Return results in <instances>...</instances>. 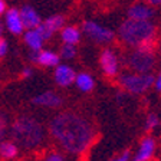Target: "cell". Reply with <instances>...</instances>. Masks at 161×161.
<instances>
[{"label": "cell", "mask_w": 161, "mask_h": 161, "mask_svg": "<svg viewBox=\"0 0 161 161\" xmlns=\"http://www.w3.org/2000/svg\"><path fill=\"white\" fill-rule=\"evenodd\" d=\"M119 86L131 95L145 94L154 85L153 74H138V72H124L118 78Z\"/></svg>", "instance_id": "obj_5"}, {"label": "cell", "mask_w": 161, "mask_h": 161, "mask_svg": "<svg viewBox=\"0 0 161 161\" xmlns=\"http://www.w3.org/2000/svg\"><path fill=\"white\" fill-rule=\"evenodd\" d=\"M10 140L14 141L19 148L35 151L43 147L46 142V130L40 121L30 115H19L9 125Z\"/></svg>", "instance_id": "obj_2"}, {"label": "cell", "mask_w": 161, "mask_h": 161, "mask_svg": "<svg viewBox=\"0 0 161 161\" xmlns=\"http://www.w3.org/2000/svg\"><path fill=\"white\" fill-rule=\"evenodd\" d=\"M99 65L104 75L108 78H115L119 74V58L109 47H107V49H104L101 52Z\"/></svg>", "instance_id": "obj_7"}, {"label": "cell", "mask_w": 161, "mask_h": 161, "mask_svg": "<svg viewBox=\"0 0 161 161\" xmlns=\"http://www.w3.org/2000/svg\"><path fill=\"white\" fill-rule=\"evenodd\" d=\"M118 37L130 47H151L155 49L157 27L151 20H132L122 22L118 30Z\"/></svg>", "instance_id": "obj_3"}, {"label": "cell", "mask_w": 161, "mask_h": 161, "mask_svg": "<svg viewBox=\"0 0 161 161\" xmlns=\"http://www.w3.org/2000/svg\"><path fill=\"white\" fill-rule=\"evenodd\" d=\"M75 55H76V47H75V45L65 43L64 46L60 47V56L59 58H62V59H66V60L74 59Z\"/></svg>", "instance_id": "obj_22"}, {"label": "cell", "mask_w": 161, "mask_h": 161, "mask_svg": "<svg viewBox=\"0 0 161 161\" xmlns=\"http://www.w3.org/2000/svg\"><path fill=\"white\" fill-rule=\"evenodd\" d=\"M124 64L132 72L151 74L155 68V49L151 47H134L124 58Z\"/></svg>", "instance_id": "obj_4"}, {"label": "cell", "mask_w": 161, "mask_h": 161, "mask_svg": "<svg viewBox=\"0 0 161 161\" xmlns=\"http://www.w3.org/2000/svg\"><path fill=\"white\" fill-rule=\"evenodd\" d=\"M9 118L3 112H0V141H3L6 138V135L9 134Z\"/></svg>", "instance_id": "obj_23"}, {"label": "cell", "mask_w": 161, "mask_h": 161, "mask_svg": "<svg viewBox=\"0 0 161 161\" xmlns=\"http://www.w3.org/2000/svg\"><path fill=\"white\" fill-rule=\"evenodd\" d=\"M160 124H161V119L158 117V114H155V112H150L147 115V118H145V130L147 131L157 130L160 127Z\"/></svg>", "instance_id": "obj_20"}, {"label": "cell", "mask_w": 161, "mask_h": 161, "mask_svg": "<svg viewBox=\"0 0 161 161\" xmlns=\"http://www.w3.org/2000/svg\"><path fill=\"white\" fill-rule=\"evenodd\" d=\"M43 161H68V157L64 151L52 150V151H47L45 154Z\"/></svg>", "instance_id": "obj_21"}, {"label": "cell", "mask_w": 161, "mask_h": 161, "mask_svg": "<svg viewBox=\"0 0 161 161\" xmlns=\"http://www.w3.org/2000/svg\"><path fill=\"white\" fill-rule=\"evenodd\" d=\"M60 37H62V42L68 45H76L80 40V30L75 26H66L62 27V32H60Z\"/></svg>", "instance_id": "obj_18"}, {"label": "cell", "mask_w": 161, "mask_h": 161, "mask_svg": "<svg viewBox=\"0 0 161 161\" xmlns=\"http://www.w3.org/2000/svg\"><path fill=\"white\" fill-rule=\"evenodd\" d=\"M49 135L62 151L70 155L85 154L95 141L94 124L74 111H64L49 122Z\"/></svg>", "instance_id": "obj_1"}, {"label": "cell", "mask_w": 161, "mask_h": 161, "mask_svg": "<svg viewBox=\"0 0 161 161\" xmlns=\"http://www.w3.org/2000/svg\"><path fill=\"white\" fill-rule=\"evenodd\" d=\"M43 25L52 32V33H55V32H58V30H60L62 27H64L65 17L60 16V14H55V16H50L49 19L45 20Z\"/></svg>", "instance_id": "obj_19"}, {"label": "cell", "mask_w": 161, "mask_h": 161, "mask_svg": "<svg viewBox=\"0 0 161 161\" xmlns=\"http://www.w3.org/2000/svg\"><path fill=\"white\" fill-rule=\"evenodd\" d=\"M30 60L36 65L45 68H55L59 65V55L52 52V50H37V52H32L30 53Z\"/></svg>", "instance_id": "obj_9"}, {"label": "cell", "mask_w": 161, "mask_h": 161, "mask_svg": "<svg viewBox=\"0 0 161 161\" xmlns=\"http://www.w3.org/2000/svg\"><path fill=\"white\" fill-rule=\"evenodd\" d=\"M155 147H157V144H155V140L153 137L142 138L137 151H135L134 157H132V161H150L154 157Z\"/></svg>", "instance_id": "obj_10"}, {"label": "cell", "mask_w": 161, "mask_h": 161, "mask_svg": "<svg viewBox=\"0 0 161 161\" xmlns=\"http://www.w3.org/2000/svg\"><path fill=\"white\" fill-rule=\"evenodd\" d=\"M7 50H9V45H7V40L3 39L0 36V58H4L7 55Z\"/></svg>", "instance_id": "obj_25"}, {"label": "cell", "mask_w": 161, "mask_h": 161, "mask_svg": "<svg viewBox=\"0 0 161 161\" xmlns=\"http://www.w3.org/2000/svg\"><path fill=\"white\" fill-rule=\"evenodd\" d=\"M35 105L42 108H50V109H55V108H60L64 104V99L53 91H45L42 94H37L36 97H33L32 99Z\"/></svg>", "instance_id": "obj_8"}, {"label": "cell", "mask_w": 161, "mask_h": 161, "mask_svg": "<svg viewBox=\"0 0 161 161\" xmlns=\"http://www.w3.org/2000/svg\"><path fill=\"white\" fill-rule=\"evenodd\" d=\"M36 30H37V32H39V35H40V36L43 37V40H49L50 37L53 36V33H52V32H50V30L47 29V27L45 26L43 23L37 25V26H36Z\"/></svg>", "instance_id": "obj_24"}, {"label": "cell", "mask_w": 161, "mask_h": 161, "mask_svg": "<svg viewBox=\"0 0 161 161\" xmlns=\"http://www.w3.org/2000/svg\"><path fill=\"white\" fill-rule=\"evenodd\" d=\"M20 12V17H22V23L25 27L27 29H35L37 25H40V17L37 14V12L30 6H25L22 7Z\"/></svg>", "instance_id": "obj_15"}, {"label": "cell", "mask_w": 161, "mask_h": 161, "mask_svg": "<svg viewBox=\"0 0 161 161\" xmlns=\"http://www.w3.org/2000/svg\"><path fill=\"white\" fill-rule=\"evenodd\" d=\"M6 10V3L3 0H0V14H3V12Z\"/></svg>", "instance_id": "obj_30"}, {"label": "cell", "mask_w": 161, "mask_h": 161, "mask_svg": "<svg viewBox=\"0 0 161 161\" xmlns=\"http://www.w3.org/2000/svg\"><path fill=\"white\" fill-rule=\"evenodd\" d=\"M154 10L145 3H137L128 9V19L132 20H151L154 17Z\"/></svg>", "instance_id": "obj_12"}, {"label": "cell", "mask_w": 161, "mask_h": 161, "mask_svg": "<svg viewBox=\"0 0 161 161\" xmlns=\"http://www.w3.org/2000/svg\"><path fill=\"white\" fill-rule=\"evenodd\" d=\"M75 76H76V74H75V70L72 69L69 65L62 64V65L55 66L53 78H55V82H56L59 86L66 88V86H69V85H72L75 80Z\"/></svg>", "instance_id": "obj_11"}, {"label": "cell", "mask_w": 161, "mask_h": 161, "mask_svg": "<svg viewBox=\"0 0 161 161\" xmlns=\"http://www.w3.org/2000/svg\"><path fill=\"white\" fill-rule=\"evenodd\" d=\"M32 75H33V69L32 68H23V70H22V78L23 79L32 78Z\"/></svg>", "instance_id": "obj_28"}, {"label": "cell", "mask_w": 161, "mask_h": 161, "mask_svg": "<svg viewBox=\"0 0 161 161\" xmlns=\"http://www.w3.org/2000/svg\"><path fill=\"white\" fill-rule=\"evenodd\" d=\"M131 160V154H130V151H124L122 154L117 155V157L114 158H111L109 161H130Z\"/></svg>", "instance_id": "obj_26"}, {"label": "cell", "mask_w": 161, "mask_h": 161, "mask_svg": "<svg viewBox=\"0 0 161 161\" xmlns=\"http://www.w3.org/2000/svg\"><path fill=\"white\" fill-rule=\"evenodd\" d=\"M154 88H155V91L161 92V69L158 70L157 76H154Z\"/></svg>", "instance_id": "obj_27"}, {"label": "cell", "mask_w": 161, "mask_h": 161, "mask_svg": "<svg viewBox=\"0 0 161 161\" xmlns=\"http://www.w3.org/2000/svg\"><path fill=\"white\" fill-rule=\"evenodd\" d=\"M74 84L76 85L78 89H79L80 92H85V94H86V92H91V91L94 89L95 80L89 74H86V72H80V74H78L76 76H75Z\"/></svg>", "instance_id": "obj_17"}, {"label": "cell", "mask_w": 161, "mask_h": 161, "mask_svg": "<svg viewBox=\"0 0 161 161\" xmlns=\"http://www.w3.org/2000/svg\"><path fill=\"white\" fill-rule=\"evenodd\" d=\"M148 4H153V6H160L161 4V0H145Z\"/></svg>", "instance_id": "obj_29"}, {"label": "cell", "mask_w": 161, "mask_h": 161, "mask_svg": "<svg viewBox=\"0 0 161 161\" xmlns=\"http://www.w3.org/2000/svg\"><path fill=\"white\" fill-rule=\"evenodd\" d=\"M6 26L9 29L10 33L20 35L23 33V23H22V17H20V12L17 9H10L6 13Z\"/></svg>", "instance_id": "obj_14"}, {"label": "cell", "mask_w": 161, "mask_h": 161, "mask_svg": "<svg viewBox=\"0 0 161 161\" xmlns=\"http://www.w3.org/2000/svg\"><path fill=\"white\" fill-rule=\"evenodd\" d=\"M20 154V148L19 145L12 140L0 141V160L3 161H13L19 157Z\"/></svg>", "instance_id": "obj_13"}, {"label": "cell", "mask_w": 161, "mask_h": 161, "mask_svg": "<svg viewBox=\"0 0 161 161\" xmlns=\"http://www.w3.org/2000/svg\"><path fill=\"white\" fill-rule=\"evenodd\" d=\"M82 29H84V33L91 40H94L95 43L107 45V43H111V42L115 39V35L112 30L108 29V27L101 26L99 23L92 22V20L85 22Z\"/></svg>", "instance_id": "obj_6"}, {"label": "cell", "mask_w": 161, "mask_h": 161, "mask_svg": "<svg viewBox=\"0 0 161 161\" xmlns=\"http://www.w3.org/2000/svg\"><path fill=\"white\" fill-rule=\"evenodd\" d=\"M25 43L30 47L32 52H37V50H40L43 47L45 40H43V37L39 35L36 27H35V29H29L26 33H25Z\"/></svg>", "instance_id": "obj_16"}, {"label": "cell", "mask_w": 161, "mask_h": 161, "mask_svg": "<svg viewBox=\"0 0 161 161\" xmlns=\"http://www.w3.org/2000/svg\"><path fill=\"white\" fill-rule=\"evenodd\" d=\"M2 32H3V25L0 23V36H2Z\"/></svg>", "instance_id": "obj_31"}]
</instances>
